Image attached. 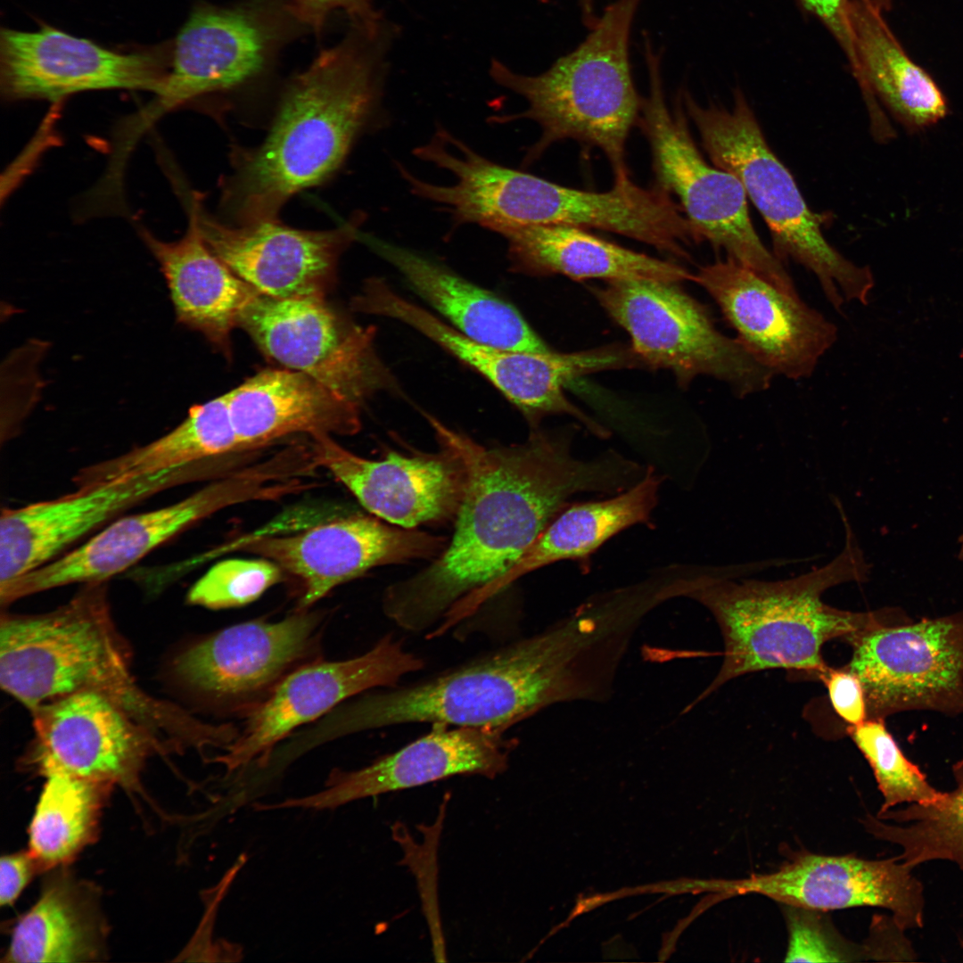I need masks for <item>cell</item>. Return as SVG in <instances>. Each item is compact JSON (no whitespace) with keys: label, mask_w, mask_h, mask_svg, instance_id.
Here are the masks:
<instances>
[{"label":"cell","mask_w":963,"mask_h":963,"mask_svg":"<svg viewBox=\"0 0 963 963\" xmlns=\"http://www.w3.org/2000/svg\"><path fill=\"white\" fill-rule=\"evenodd\" d=\"M648 94L640 127L650 144L658 185L678 198L698 242H707L778 288L797 293L783 262L762 243L748 212L747 195L736 176L709 164L697 149L680 106L668 107L661 54L643 44Z\"/></svg>","instance_id":"9"},{"label":"cell","mask_w":963,"mask_h":963,"mask_svg":"<svg viewBox=\"0 0 963 963\" xmlns=\"http://www.w3.org/2000/svg\"><path fill=\"white\" fill-rule=\"evenodd\" d=\"M956 786L929 804L910 803L868 814L862 820L874 837L901 848L911 868L934 860L954 863L963 872V762L954 768Z\"/></svg>","instance_id":"35"},{"label":"cell","mask_w":963,"mask_h":963,"mask_svg":"<svg viewBox=\"0 0 963 963\" xmlns=\"http://www.w3.org/2000/svg\"><path fill=\"white\" fill-rule=\"evenodd\" d=\"M680 98L712 163L737 177L763 218L774 254L811 271L836 310L845 302L867 304L874 286L870 269L846 259L825 238L820 216L768 144L745 95L737 91L728 108L704 106L685 91Z\"/></svg>","instance_id":"7"},{"label":"cell","mask_w":963,"mask_h":963,"mask_svg":"<svg viewBox=\"0 0 963 963\" xmlns=\"http://www.w3.org/2000/svg\"><path fill=\"white\" fill-rule=\"evenodd\" d=\"M316 466L327 470L370 513L406 529L454 520L467 481L465 460L450 443L411 455L391 451L382 460L361 457L332 436L311 437Z\"/></svg>","instance_id":"23"},{"label":"cell","mask_w":963,"mask_h":963,"mask_svg":"<svg viewBox=\"0 0 963 963\" xmlns=\"http://www.w3.org/2000/svg\"><path fill=\"white\" fill-rule=\"evenodd\" d=\"M289 9L307 30L322 33L330 16L343 12L350 23H373L383 19L372 0H286Z\"/></svg>","instance_id":"39"},{"label":"cell","mask_w":963,"mask_h":963,"mask_svg":"<svg viewBox=\"0 0 963 963\" xmlns=\"http://www.w3.org/2000/svg\"><path fill=\"white\" fill-rule=\"evenodd\" d=\"M226 393L241 450L297 433L353 435L361 427L360 407L296 370L264 369Z\"/></svg>","instance_id":"28"},{"label":"cell","mask_w":963,"mask_h":963,"mask_svg":"<svg viewBox=\"0 0 963 963\" xmlns=\"http://www.w3.org/2000/svg\"><path fill=\"white\" fill-rule=\"evenodd\" d=\"M424 662L392 635L365 654L343 661L309 662L287 675L249 712L244 728L213 761L232 772L251 761L269 764L274 748L293 729L328 713L344 700L378 687H395Z\"/></svg>","instance_id":"18"},{"label":"cell","mask_w":963,"mask_h":963,"mask_svg":"<svg viewBox=\"0 0 963 963\" xmlns=\"http://www.w3.org/2000/svg\"><path fill=\"white\" fill-rule=\"evenodd\" d=\"M580 4L590 6L596 4V0H577Z\"/></svg>","instance_id":"45"},{"label":"cell","mask_w":963,"mask_h":963,"mask_svg":"<svg viewBox=\"0 0 963 963\" xmlns=\"http://www.w3.org/2000/svg\"><path fill=\"white\" fill-rule=\"evenodd\" d=\"M826 911L784 907L788 933L786 962H851L867 960L863 944L845 940Z\"/></svg>","instance_id":"38"},{"label":"cell","mask_w":963,"mask_h":963,"mask_svg":"<svg viewBox=\"0 0 963 963\" xmlns=\"http://www.w3.org/2000/svg\"><path fill=\"white\" fill-rule=\"evenodd\" d=\"M202 200L199 221L210 249L261 294L278 299H325L364 219L357 214L328 230L297 229L278 219L235 226L206 212Z\"/></svg>","instance_id":"22"},{"label":"cell","mask_w":963,"mask_h":963,"mask_svg":"<svg viewBox=\"0 0 963 963\" xmlns=\"http://www.w3.org/2000/svg\"><path fill=\"white\" fill-rule=\"evenodd\" d=\"M874 0H851L846 9L852 54L849 64L863 95L873 136L891 140L895 133L879 99L909 132L932 127L948 112L937 84L905 53Z\"/></svg>","instance_id":"26"},{"label":"cell","mask_w":963,"mask_h":963,"mask_svg":"<svg viewBox=\"0 0 963 963\" xmlns=\"http://www.w3.org/2000/svg\"><path fill=\"white\" fill-rule=\"evenodd\" d=\"M679 284L620 279L590 291L629 334L643 367L668 370L684 388L706 375L727 383L739 398L767 390L775 375L735 337L720 332L707 308Z\"/></svg>","instance_id":"10"},{"label":"cell","mask_w":963,"mask_h":963,"mask_svg":"<svg viewBox=\"0 0 963 963\" xmlns=\"http://www.w3.org/2000/svg\"><path fill=\"white\" fill-rule=\"evenodd\" d=\"M350 305L357 312L400 321L440 345L492 383L519 408L531 429L539 428L546 416L566 415L595 436L605 432V426L569 400L564 390L582 376L623 369L627 358L617 343L573 352L497 348L468 338L377 277L365 281Z\"/></svg>","instance_id":"11"},{"label":"cell","mask_w":963,"mask_h":963,"mask_svg":"<svg viewBox=\"0 0 963 963\" xmlns=\"http://www.w3.org/2000/svg\"><path fill=\"white\" fill-rule=\"evenodd\" d=\"M841 511L845 526L843 549L809 572L775 581L737 580L723 571L673 579L674 597H685L707 608L724 642L720 669L700 699L732 679L760 671L785 669L818 679L827 667L821 654L827 642L839 638L848 643L896 619L897 614L890 612H851L823 601L827 589L864 581L869 572Z\"/></svg>","instance_id":"5"},{"label":"cell","mask_w":963,"mask_h":963,"mask_svg":"<svg viewBox=\"0 0 963 963\" xmlns=\"http://www.w3.org/2000/svg\"><path fill=\"white\" fill-rule=\"evenodd\" d=\"M40 870L29 851L4 855L0 861V903L12 906Z\"/></svg>","instance_id":"42"},{"label":"cell","mask_w":963,"mask_h":963,"mask_svg":"<svg viewBox=\"0 0 963 963\" xmlns=\"http://www.w3.org/2000/svg\"><path fill=\"white\" fill-rule=\"evenodd\" d=\"M426 418L435 438L463 457L467 481L449 543L427 567L384 592V614L409 631L425 630L504 575L573 496L615 495L645 473L643 465L615 450L575 457V424L531 429L521 444L487 448Z\"/></svg>","instance_id":"1"},{"label":"cell","mask_w":963,"mask_h":963,"mask_svg":"<svg viewBox=\"0 0 963 963\" xmlns=\"http://www.w3.org/2000/svg\"><path fill=\"white\" fill-rule=\"evenodd\" d=\"M604 663L601 632L572 613L426 680L366 696L331 714L326 730L336 738L410 722L507 729L552 704L597 699Z\"/></svg>","instance_id":"3"},{"label":"cell","mask_w":963,"mask_h":963,"mask_svg":"<svg viewBox=\"0 0 963 963\" xmlns=\"http://www.w3.org/2000/svg\"><path fill=\"white\" fill-rule=\"evenodd\" d=\"M848 644L852 654L844 667L862 684L868 719L915 709L963 711V612L884 623Z\"/></svg>","instance_id":"13"},{"label":"cell","mask_w":963,"mask_h":963,"mask_svg":"<svg viewBox=\"0 0 963 963\" xmlns=\"http://www.w3.org/2000/svg\"><path fill=\"white\" fill-rule=\"evenodd\" d=\"M239 327L267 358L360 407L379 391H398L374 348L375 328L359 325L325 299L259 293L243 312Z\"/></svg>","instance_id":"12"},{"label":"cell","mask_w":963,"mask_h":963,"mask_svg":"<svg viewBox=\"0 0 963 963\" xmlns=\"http://www.w3.org/2000/svg\"><path fill=\"white\" fill-rule=\"evenodd\" d=\"M201 464L115 479L56 498L17 508L0 517V584L60 556L93 531L168 489L198 478Z\"/></svg>","instance_id":"24"},{"label":"cell","mask_w":963,"mask_h":963,"mask_svg":"<svg viewBox=\"0 0 963 963\" xmlns=\"http://www.w3.org/2000/svg\"><path fill=\"white\" fill-rule=\"evenodd\" d=\"M269 493L266 474L255 466L171 505L114 519L77 548L0 584L1 605L69 584L107 581L204 517L233 504L268 498Z\"/></svg>","instance_id":"14"},{"label":"cell","mask_w":963,"mask_h":963,"mask_svg":"<svg viewBox=\"0 0 963 963\" xmlns=\"http://www.w3.org/2000/svg\"><path fill=\"white\" fill-rule=\"evenodd\" d=\"M282 579L283 570L269 559H226L214 564L190 588L186 601L213 610L243 606Z\"/></svg>","instance_id":"37"},{"label":"cell","mask_w":963,"mask_h":963,"mask_svg":"<svg viewBox=\"0 0 963 963\" xmlns=\"http://www.w3.org/2000/svg\"><path fill=\"white\" fill-rule=\"evenodd\" d=\"M184 195L188 224L180 239L162 241L142 226L139 235L160 267L177 321L230 356L232 331L239 327L243 312L260 292L206 243L198 215L201 193Z\"/></svg>","instance_id":"27"},{"label":"cell","mask_w":963,"mask_h":963,"mask_svg":"<svg viewBox=\"0 0 963 963\" xmlns=\"http://www.w3.org/2000/svg\"><path fill=\"white\" fill-rule=\"evenodd\" d=\"M661 482L662 478L649 465L638 482L610 498L570 504L504 575L464 598L463 610L473 614L516 580L546 565L562 560L586 564L609 539L629 527L650 522Z\"/></svg>","instance_id":"30"},{"label":"cell","mask_w":963,"mask_h":963,"mask_svg":"<svg viewBox=\"0 0 963 963\" xmlns=\"http://www.w3.org/2000/svg\"><path fill=\"white\" fill-rule=\"evenodd\" d=\"M106 924L93 885L62 873L15 925L8 962H84L104 954Z\"/></svg>","instance_id":"32"},{"label":"cell","mask_w":963,"mask_h":963,"mask_svg":"<svg viewBox=\"0 0 963 963\" xmlns=\"http://www.w3.org/2000/svg\"><path fill=\"white\" fill-rule=\"evenodd\" d=\"M435 722L426 735L351 771L333 770L322 791L269 804L270 810L335 809L356 800L424 786L457 775L494 778L507 769L516 741L506 729Z\"/></svg>","instance_id":"25"},{"label":"cell","mask_w":963,"mask_h":963,"mask_svg":"<svg viewBox=\"0 0 963 963\" xmlns=\"http://www.w3.org/2000/svg\"><path fill=\"white\" fill-rule=\"evenodd\" d=\"M805 9L817 16L840 45L846 57L851 54V41L846 9L851 0H799Z\"/></svg>","instance_id":"43"},{"label":"cell","mask_w":963,"mask_h":963,"mask_svg":"<svg viewBox=\"0 0 963 963\" xmlns=\"http://www.w3.org/2000/svg\"><path fill=\"white\" fill-rule=\"evenodd\" d=\"M395 30L384 19L350 23L288 80L263 141L232 152V172L220 183L223 221L278 219L292 196L334 175L378 117Z\"/></svg>","instance_id":"2"},{"label":"cell","mask_w":963,"mask_h":963,"mask_svg":"<svg viewBox=\"0 0 963 963\" xmlns=\"http://www.w3.org/2000/svg\"><path fill=\"white\" fill-rule=\"evenodd\" d=\"M320 623V614L303 610L278 621L227 627L180 652L174 675L216 709L246 715L287 675L309 663Z\"/></svg>","instance_id":"15"},{"label":"cell","mask_w":963,"mask_h":963,"mask_svg":"<svg viewBox=\"0 0 963 963\" xmlns=\"http://www.w3.org/2000/svg\"><path fill=\"white\" fill-rule=\"evenodd\" d=\"M241 450L232 423L227 393L190 408L169 432L128 452L80 469L77 487L152 473L206 462Z\"/></svg>","instance_id":"33"},{"label":"cell","mask_w":963,"mask_h":963,"mask_svg":"<svg viewBox=\"0 0 963 963\" xmlns=\"http://www.w3.org/2000/svg\"><path fill=\"white\" fill-rule=\"evenodd\" d=\"M358 240L395 268L420 298L468 338L515 351L553 350L514 306L496 294L403 246L361 231Z\"/></svg>","instance_id":"29"},{"label":"cell","mask_w":963,"mask_h":963,"mask_svg":"<svg viewBox=\"0 0 963 963\" xmlns=\"http://www.w3.org/2000/svg\"><path fill=\"white\" fill-rule=\"evenodd\" d=\"M112 786L62 775L45 783L29 827V852L40 869L70 862L97 835Z\"/></svg>","instance_id":"34"},{"label":"cell","mask_w":963,"mask_h":963,"mask_svg":"<svg viewBox=\"0 0 963 963\" xmlns=\"http://www.w3.org/2000/svg\"><path fill=\"white\" fill-rule=\"evenodd\" d=\"M107 581L86 583L64 605L44 613H2L0 684L30 712L79 691L122 708L167 750H202L214 725L145 692L131 671L129 648L117 630Z\"/></svg>","instance_id":"4"},{"label":"cell","mask_w":963,"mask_h":963,"mask_svg":"<svg viewBox=\"0 0 963 963\" xmlns=\"http://www.w3.org/2000/svg\"><path fill=\"white\" fill-rule=\"evenodd\" d=\"M642 1L607 4L584 40L539 74H520L492 61L493 80L528 103L522 113L495 121L526 118L541 130L524 157L525 165L553 144L572 139L602 151L614 178L629 177L625 144L643 100L632 78L630 39Z\"/></svg>","instance_id":"6"},{"label":"cell","mask_w":963,"mask_h":963,"mask_svg":"<svg viewBox=\"0 0 963 963\" xmlns=\"http://www.w3.org/2000/svg\"><path fill=\"white\" fill-rule=\"evenodd\" d=\"M446 545L442 537L353 514L291 535L252 538L239 548L273 561L297 578L301 586L297 611H303L374 567L435 557Z\"/></svg>","instance_id":"21"},{"label":"cell","mask_w":963,"mask_h":963,"mask_svg":"<svg viewBox=\"0 0 963 963\" xmlns=\"http://www.w3.org/2000/svg\"><path fill=\"white\" fill-rule=\"evenodd\" d=\"M507 244L515 272L546 276L561 275L576 281L648 279L693 282L682 266L637 252L565 225H528L497 232Z\"/></svg>","instance_id":"31"},{"label":"cell","mask_w":963,"mask_h":963,"mask_svg":"<svg viewBox=\"0 0 963 963\" xmlns=\"http://www.w3.org/2000/svg\"><path fill=\"white\" fill-rule=\"evenodd\" d=\"M718 305L736 340L774 375L810 377L835 343L836 325L753 270L725 258L693 273Z\"/></svg>","instance_id":"19"},{"label":"cell","mask_w":963,"mask_h":963,"mask_svg":"<svg viewBox=\"0 0 963 963\" xmlns=\"http://www.w3.org/2000/svg\"><path fill=\"white\" fill-rule=\"evenodd\" d=\"M846 732L873 771L883 797L877 813L903 804H929L939 799L942 792L903 754L884 720L868 719L847 726Z\"/></svg>","instance_id":"36"},{"label":"cell","mask_w":963,"mask_h":963,"mask_svg":"<svg viewBox=\"0 0 963 963\" xmlns=\"http://www.w3.org/2000/svg\"><path fill=\"white\" fill-rule=\"evenodd\" d=\"M171 43L119 53L52 26L36 31L2 29L0 88L7 101L46 100L106 89L156 93L164 83Z\"/></svg>","instance_id":"17"},{"label":"cell","mask_w":963,"mask_h":963,"mask_svg":"<svg viewBox=\"0 0 963 963\" xmlns=\"http://www.w3.org/2000/svg\"><path fill=\"white\" fill-rule=\"evenodd\" d=\"M818 679L825 685L834 711L847 726L858 725L868 719L864 689L852 671L844 666H827Z\"/></svg>","instance_id":"40"},{"label":"cell","mask_w":963,"mask_h":963,"mask_svg":"<svg viewBox=\"0 0 963 963\" xmlns=\"http://www.w3.org/2000/svg\"><path fill=\"white\" fill-rule=\"evenodd\" d=\"M864 948L868 960L913 961L918 955L904 934L905 929L891 918H877Z\"/></svg>","instance_id":"41"},{"label":"cell","mask_w":963,"mask_h":963,"mask_svg":"<svg viewBox=\"0 0 963 963\" xmlns=\"http://www.w3.org/2000/svg\"><path fill=\"white\" fill-rule=\"evenodd\" d=\"M303 30L286 0L199 3L171 42L164 83L152 101L121 123L124 133L136 142L167 112L228 104L253 90Z\"/></svg>","instance_id":"8"},{"label":"cell","mask_w":963,"mask_h":963,"mask_svg":"<svg viewBox=\"0 0 963 963\" xmlns=\"http://www.w3.org/2000/svg\"><path fill=\"white\" fill-rule=\"evenodd\" d=\"M912 870L898 856L868 860L802 850L793 852L772 872L701 880L700 887L701 893L712 892L722 899L757 894L784 905L820 911L882 908L907 931L924 925V886Z\"/></svg>","instance_id":"16"},{"label":"cell","mask_w":963,"mask_h":963,"mask_svg":"<svg viewBox=\"0 0 963 963\" xmlns=\"http://www.w3.org/2000/svg\"><path fill=\"white\" fill-rule=\"evenodd\" d=\"M875 2L877 3V5H878V6H879V7L881 8V9H882V8H885H885L889 7V5H890V0H875Z\"/></svg>","instance_id":"44"},{"label":"cell","mask_w":963,"mask_h":963,"mask_svg":"<svg viewBox=\"0 0 963 963\" xmlns=\"http://www.w3.org/2000/svg\"><path fill=\"white\" fill-rule=\"evenodd\" d=\"M30 712L34 739L29 757L45 777L131 787L151 754L168 753L122 708L95 692L67 695Z\"/></svg>","instance_id":"20"}]
</instances>
